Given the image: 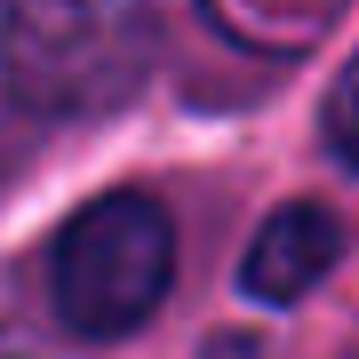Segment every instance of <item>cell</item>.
<instances>
[{"label": "cell", "mask_w": 359, "mask_h": 359, "mask_svg": "<svg viewBox=\"0 0 359 359\" xmlns=\"http://www.w3.org/2000/svg\"><path fill=\"white\" fill-rule=\"evenodd\" d=\"M176 280V224L152 192H104L56 231L48 248V295L56 320L88 344L144 327Z\"/></svg>", "instance_id": "7a4b0ae2"}, {"label": "cell", "mask_w": 359, "mask_h": 359, "mask_svg": "<svg viewBox=\"0 0 359 359\" xmlns=\"http://www.w3.org/2000/svg\"><path fill=\"white\" fill-rule=\"evenodd\" d=\"M335 256H344V224H335V208L287 200L280 216H264V231L248 240L240 287L256 295V304H295L311 280H327V271H335Z\"/></svg>", "instance_id": "3957f363"}, {"label": "cell", "mask_w": 359, "mask_h": 359, "mask_svg": "<svg viewBox=\"0 0 359 359\" xmlns=\"http://www.w3.org/2000/svg\"><path fill=\"white\" fill-rule=\"evenodd\" d=\"M160 0H8L0 56L32 112H104L152 72Z\"/></svg>", "instance_id": "6da1fadb"}, {"label": "cell", "mask_w": 359, "mask_h": 359, "mask_svg": "<svg viewBox=\"0 0 359 359\" xmlns=\"http://www.w3.org/2000/svg\"><path fill=\"white\" fill-rule=\"evenodd\" d=\"M327 144L359 168V56L335 72V88H327Z\"/></svg>", "instance_id": "277c9868"}, {"label": "cell", "mask_w": 359, "mask_h": 359, "mask_svg": "<svg viewBox=\"0 0 359 359\" xmlns=\"http://www.w3.org/2000/svg\"><path fill=\"white\" fill-rule=\"evenodd\" d=\"M0 359H32V351H25V335H8V327H0Z\"/></svg>", "instance_id": "5b68a950"}]
</instances>
